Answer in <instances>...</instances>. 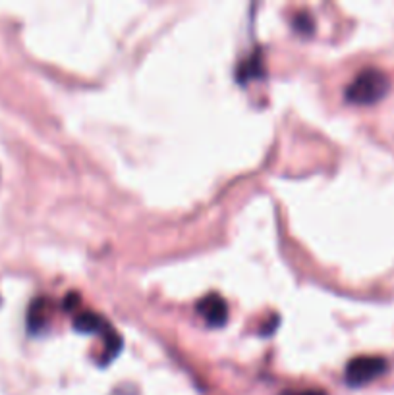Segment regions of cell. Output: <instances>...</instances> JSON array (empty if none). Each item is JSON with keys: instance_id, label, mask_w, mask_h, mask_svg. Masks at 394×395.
<instances>
[{"instance_id": "cell-9", "label": "cell", "mask_w": 394, "mask_h": 395, "mask_svg": "<svg viewBox=\"0 0 394 395\" xmlns=\"http://www.w3.org/2000/svg\"><path fill=\"white\" fill-rule=\"evenodd\" d=\"M77 303H80V295L72 291L68 297L64 299V309H66V311H72V309H74V306H76Z\"/></svg>"}, {"instance_id": "cell-5", "label": "cell", "mask_w": 394, "mask_h": 395, "mask_svg": "<svg viewBox=\"0 0 394 395\" xmlns=\"http://www.w3.org/2000/svg\"><path fill=\"white\" fill-rule=\"evenodd\" d=\"M74 330L80 334H97V332H105L108 330L105 318H101L97 313L93 311H84L74 318Z\"/></svg>"}, {"instance_id": "cell-7", "label": "cell", "mask_w": 394, "mask_h": 395, "mask_svg": "<svg viewBox=\"0 0 394 395\" xmlns=\"http://www.w3.org/2000/svg\"><path fill=\"white\" fill-rule=\"evenodd\" d=\"M122 351V337L114 332V330H106L105 336V351H103V357L99 361V365H108L110 361L116 358V355Z\"/></svg>"}, {"instance_id": "cell-4", "label": "cell", "mask_w": 394, "mask_h": 395, "mask_svg": "<svg viewBox=\"0 0 394 395\" xmlns=\"http://www.w3.org/2000/svg\"><path fill=\"white\" fill-rule=\"evenodd\" d=\"M49 313H51L49 301L45 297L35 299L30 305V311H27V328H30V332L37 334V332L45 328L46 320H49Z\"/></svg>"}, {"instance_id": "cell-11", "label": "cell", "mask_w": 394, "mask_h": 395, "mask_svg": "<svg viewBox=\"0 0 394 395\" xmlns=\"http://www.w3.org/2000/svg\"><path fill=\"white\" fill-rule=\"evenodd\" d=\"M281 395H326L323 389H303V391H284Z\"/></svg>"}, {"instance_id": "cell-2", "label": "cell", "mask_w": 394, "mask_h": 395, "mask_svg": "<svg viewBox=\"0 0 394 395\" xmlns=\"http://www.w3.org/2000/svg\"><path fill=\"white\" fill-rule=\"evenodd\" d=\"M387 370V361L383 357H373V355H362L350 361L344 370V380L352 388H362Z\"/></svg>"}, {"instance_id": "cell-10", "label": "cell", "mask_w": 394, "mask_h": 395, "mask_svg": "<svg viewBox=\"0 0 394 395\" xmlns=\"http://www.w3.org/2000/svg\"><path fill=\"white\" fill-rule=\"evenodd\" d=\"M277 322H279V316H273L271 320L267 322V328L261 330V334H263V336H269V334H273L274 330H277V326H279Z\"/></svg>"}, {"instance_id": "cell-1", "label": "cell", "mask_w": 394, "mask_h": 395, "mask_svg": "<svg viewBox=\"0 0 394 395\" xmlns=\"http://www.w3.org/2000/svg\"><path fill=\"white\" fill-rule=\"evenodd\" d=\"M388 89H390L388 75L377 67H367L354 77V82L346 87L344 95L352 105L367 106L375 105L381 98L387 97Z\"/></svg>"}, {"instance_id": "cell-6", "label": "cell", "mask_w": 394, "mask_h": 395, "mask_svg": "<svg viewBox=\"0 0 394 395\" xmlns=\"http://www.w3.org/2000/svg\"><path fill=\"white\" fill-rule=\"evenodd\" d=\"M263 75V60L259 56V53L255 56H251L250 60H246L240 70H238V82L246 83L250 79H258Z\"/></svg>"}, {"instance_id": "cell-8", "label": "cell", "mask_w": 394, "mask_h": 395, "mask_svg": "<svg viewBox=\"0 0 394 395\" xmlns=\"http://www.w3.org/2000/svg\"><path fill=\"white\" fill-rule=\"evenodd\" d=\"M294 30L302 35H311L315 30V22L310 14H298L294 18Z\"/></svg>"}, {"instance_id": "cell-3", "label": "cell", "mask_w": 394, "mask_h": 395, "mask_svg": "<svg viewBox=\"0 0 394 395\" xmlns=\"http://www.w3.org/2000/svg\"><path fill=\"white\" fill-rule=\"evenodd\" d=\"M197 313L203 316L209 326L220 328L228 320V306L227 301L220 297L219 293H209L197 303Z\"/></svg>"}]
</instances>
